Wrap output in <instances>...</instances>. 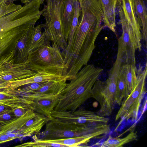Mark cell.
Here are the masks:
<instances>
[{"label":"cell","mask_w":147,"mask_h":147,"mask_svg":"<svg viewBox=\"0 0 147 147\" xmlns=\"http://www.w3.org/2000/svg\"><path fill=\"white\" fill-rule=\"evenodd\" d=\"M103 69L93 64H87L67 84L54 110L73 113L92 97V88Z\"/></svg>","instance_id":"1"},{"label":"cell","mask_w":147,"mask_h":147,"mask_svg":"<svg viewBox=\"0 0 147 147\" xmlns=\"http://www.w3.org/2000/svg\"><path fill=\"white\" fill-rule=\"evenodd\" d=\"M52 120L70 129L80 133L91 139L99 138L109 133L108 118L98 113L84 108H78L73 113L69 111L53 110L50 117Z\"/></svg>","instance_id":"2"},{"label":"cell","mask_w":147,"mask_h":147,"mask_svg":"<svg viewBox=\"0 0 147 147\" xmlns=\"http://www.w3.org/2000/svg\"><path fill=\"white\" fill-rule=\"evenodd\" d=\"M120 65L115 63L110 70L108 77L105 81L97 80L91 90L92 97L99 103L98 113L103 116L110 115L116 103L117 85Z\"/></svg>","instance_id":"3"},{"label":"cell","mask_w":147,"mask_h":147,"mask_svg":"<svg viewBox=\"0 0 147 147\" xmlns=\"http://www.w3.org/2000/svg\"><path fill=\"white\" fill-rule=\"evenodd\" d=\"M122 26V34L118 40L117 56L121 59L122 65L131 64L136 66L135 52L141 50L142 33L134 30L125 17L121 3L117 7Z\"/></svg>","instance_id":"4"},{"label":"cell","mask_w":147,"mask_h":147,"mask_svg":"<svg viewBox=\"0 0 147 147\" xmlns=\"http://www.w3.org/2000/svg\"><path fill=\"white\" fill-rule=\"evenodd\" d=\"M61 0H47L41 15L45 20L43 28L47 40L57 45L62 52L67 46L62 30L60 19V6Z\"/></svg>","instance_id":"5"},{"label":"cell","mask_w":147,"mask_h":147,"mask_svg":"<svg viewBox=\"0 0 147 147\" xmlns=\"http://www.w3.org/2000/svg\"><path fill=\"white\" fill-rule=\"evenodd\" d=\"M26 63L30 69L36 72L64 64L61 50L50 42L29 52Z\"/></svg>","instance_id":"6"},{"label":"cell","mask_w":147,"mask_h":147,"mask_svg":"<svg viewBox=\"0 0 147 147\" xmlns=\"http://www.w3.org/2000/svg\"><path fill=\"white\" fill-rule=\"evenodd\" d=\"M147 74V64L144 69L140 67L137 76L136 87L128 96L123 99L115 117V120L120 118L127 120L131 118L136 120L142 100L146 92V79Z\"/></svg>","instance_id":"7"},{"label":"cell","mask_w":147,"mask_h":147,"mask_svg":"<svg viewBox=\"0 0 147 147\" xmlns=\"http://www.w3.org/2000/svg\"><path fill=\"white\" fill-rule=\"evenodd\" d=\"M67 68L64 64L51 67L38 72L32 76L10 81L7 84V88L9 90H13L30 83L70 80L75 77L67 75Z\"/></svg>","instance_id":"8"},{"label":"cell","mask_w":147,"mask_h":147,"mask_svg":"<svg viewBox=\"0 0 147 147\" xmlns=\"http://www.w3.org/2000/svg\"><path fill=\"white\" fill-rule=\"evenodd\" d=\"M63 90L57 93H31L24 95L33 101L34 111L35 112L50 119L51 113L57 104Z\"/></svg>","instance_id":"9"},{"label":"cell","mask_w":147,"mask_h":147,"mask_svg":"<svg viewBox=\"0 0 147 147\" xmlns=\"http://www.w3.org/2000/svg\"><path fill=\"white\" fill-rule=\"evenodd\" d=\"M81 136H84L50 120L46 124L45 130L40 132L37 137L41 140H51Z\"/></svg>","instance_id":"10"},{"label":"cell","mask_w":147,"mask_h":147,"mask_svg":"<svg viewBox=\"0 0 147 147\" xmlns=\"http://www.w3.org/2000/svg\"><path fill=\"white\" fill-rule=\"evenodd\" d=\"M33 110H27L22 116L0 124V133H5L14 139L18 138V133L25 123L35 114Z\"/></svg>","instance_id":"11"},{"label":"cell","mask_w":147,"mask_h":147,"mask_svg":"<svg viewBox=\"0 0 147 147\" xmlns=\"http://www.w3.org/2000/svg\"><path fill=\"white\" fill-rule=\"evenodd\" d=\"M103 13L105 27L115 33L116 9L121 0H99Z\"/></svg>","instance_id":"12"},{"label":"cell","mask_w":147,"mask_h":147,"mask_svg":"<svg viewBox=\"0 0 147 147\" xmlns=\"http://www.w3.org/2000/svg\"><path fill=\"white\" fill-rule=\"evenodd\" d=\"M74 1L61 0V21L64 35L67 42L74 15Z\"/></svg>","instance_id":"13"},{"label":"cell","mask_w":147,"mask_h":147,"mask_svg":"<svg viewBox=\"0 0 147 147\" xmlns=\"http://www.w3.org/2000/svg\"><path fill=\"white\" fill-rule=\"evenodd\" d=\"M33 28L24 33L18 41L14 50L15 63L26 62L28 55L30 37Z\"/></svg>","instance_id":"14"},{"label":"cell","mask_w":147,"mask_h":147,"mask_svg":"<svg viewBox=\"0 0 147 147\" xmlns=\"http://www.w3.org/2000/svg\"><path fill=\"white\" fill-rule=\"evenodd\" d=\"M122 8L125 17L135 31L141 32V25L136 16L134 0H121Z\"/></svg>","instance_id":"15"},{"label":"cell","mask_w":147,"mask_h":147,"mask_svg":"<svg viewBox=\"0 0 147 147\" xmlns=\"http://www.w3.org/2000/svg\"><path fill=\"white\" fill-rule=\"evenodd\" d=\"M43 24L34 26L32 30L29 39L28 53L50 42L47 38L44 32H42Z\"/></svg>","instance_id":"16"},{"label":"cell","mask_w":147,"mask_h":147,"mask_svg":"<svg viewBox=\"0 0 147 147\" xmlns=\"http://www.w3.org/2000/svg\"><path fill=\"white\" fill-rule=\"evenodd\" d=\"M136 15L140 22L142 28V38L147 44V8L142 0H134Z\"/></svg>","instance_id":"17"},{"label":"cell","mask_w":147,"mask_h":147,"mask_svg":"<svg viewBox=\"0 0 147 147\" xmlns=\"http://www.w3.org/2000/svg\"><path fill=\"white\" fill-rule=\"evenodd\" d=\"M127 97L125 64H123L120 68L117 78L116 95V104L121 105L123 100Z\"/></svg>","instance_id":"18"},{"label":"cell","mask_w":147,"mask_h":147,"mask_svg":"<svg viewBox=\"0 0 147 147\" xmlns=\"http://www.w3.org/2000/svg\"><path fill=\"white\" fill-rule=\"evenodd\" d=\"M136 132L131 131L126 136L120 138L118 137L113 138L109 136L107 140L102 143L100 146L102 147H121L124 144L135 140L137 139Z\"/></svg>","instance_id":"19"},{"label":"cell","mask_w":147,"mask_h":147,"mask_svg":"<svg viewBox=\"0 0 147 147\" xmlns=\"http://www.w3.org/2000/svg\"><path fill=\"white\" fill-rule=\"evenodd\" d=\"M91 139L86 136L51 140H41L44 142L62 144L66 147H77L88 142Z\"/></svg>","instance_id":"20"},{"label":"cell","mask_w":147,"mask_h":147,"mask_svg":"<svg viewBox=\"0 0 147 147\" xmlns=\"http://www.w3.org/2000/svg\"><path fill=\"white\" fill-rule=\"evenodd\" d=\"M81 13V9L78 0L74 1V13L71 26L67 41V46L65 50L67 52L70 49L74 36L79 24V17Z\"/></svg>","instance_id":"21"},{"label":"cell","mask_w":147,"mask_h":147,"mask_svg":"<svg viewBox=\"0 0 147 147\" xmlns=\"http://www.w3.org/2000/svg\"><path fill=\"white\" fill-rule=\"evenodd\" d=\"M125 64V78L127 86V97L136 87L137 77L136 66L131 64Z\"/></svg>","instance_id":"22"},{"label":"cell","mask_w":147,"mask_h":147,"mask_svg":"<svg viewBox=\"0 0 147 147\" xmlns=\"http://www.w3.org/2000/svg\"><path fill=\"white\" fill-rule=\"evenodd\" d=\"M33 139L34 140V141L27 142L16 146L37 147L52 146L57 147H66L64 145L59 144L44 142L42 140L38 138L36 135H34L33 137Z\"/></svg>","instance_id":"23"},{"label":"cell","mask_w":147,"mask_h":147,"mask_svg":"<svg viewBox=\"0 0 147 147\" xmlns=\"http://www.w3.org/2000/svg\"><path fill=\"white\" fill-rule=\"evenodd\" d=\"M49 82H34L24 85L22 88L14 90L15 91L20 95L31 93L36 91L46 84Z\"/></svg>","instance_id":"24"},{"label":"cell","mask_w":147,"mask_h":147,"mask_svg":"<svg viewBox=\"0 0 147 147\" xmlns=\"http://www.w3.org/2000/svg\"><path fill=\"white\" fill-rule=\"evenodd\" d=\"M27 110L24 107H20L14 108L12 109V111L16 118H17L24 115Z\"/></svg>","instance_id":"25"},{"label":"cell","mask_w":147,"mask_h":147,"mask_svg":"<svg viewBox=\"0 0 147 147\" xmlns=\"http://www.w3.org/2000/svg\"><path fill=\"white\" fill-rule=\"evenodd\" d=\"M15 139L5 133H0V144L5 143Z\"/></svg>","instance_id":"26"},{"label":"cell","mask_w":147,"mask_h":147,"mask_svg":"<svg viewBox=\"0 0 147 147\" xmlns=\"http://www.w3.org/2000/svg\"><path fill=\"white\" fill-rule=\"evenodd\" d=\"M9 108L2 105H0V113Z\"/></svg>","instance_id":"27"},{"label":"cell","mask_w":147,"mask_h":147,"mask_svg":"<svg viewBox=\"0 0 147 147\" xmlns=\"http://www.w3.org/2000/svg\"><path fill=\"white\" fill-rule=\"evenodd\" d=\"M43 1H44V0H43Z\"/></svg>","instance_id":"28"}]
</instances>
